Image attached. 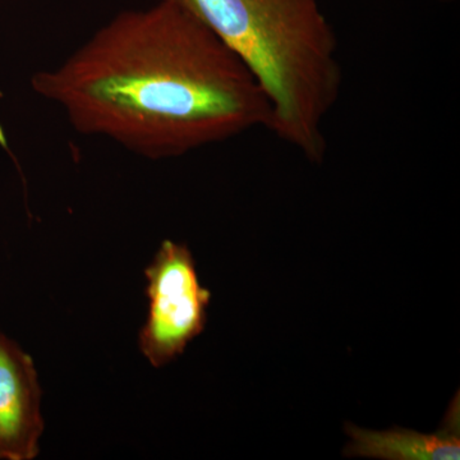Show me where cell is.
Masks as SVG:
<instances>
[{"mask_svg":"<svg viewBox=\"0 0 460 460\" xmlns=\"http://www.w3.org/2000/svg\"><path fill=\"white\" fill-rule=\"evenodd\" d=\"M255 75L271 105L269 131L320 164L323 124L343 84L338 39L317 0H172Z\"/></svg>","mask_w":460,"mask_h":460,"instance_id":"2","label":"cell"},{"mask_svg":"<svg viewBox=\"0 0 460 460\" xmlns=\"http://www.w3.org/2000/svg\"><path fill=\"white\" fill-rule=\"evenodd\" d=\"M145 275L150 305L138 341L148 362L159 368L181 356L204 332L211 292L199 284L190 248L169 239Z\"/></svg>","mask_w":460,"mask_h":460,"instance_id":"3","label":"cell"},{"mask_svg":"<svg viewBox=\"0 0 460 460\" xmlns=\"http://www.w3.org/2000/svg\"><path fill=\"white\" fill-rule=\"evenodd\" d=\"M345 434L349 443L344 447L347 458L381 460H459L460 402L454 396L440 429L422 434L399 426L386 431H372L347 423Z\"/></svg>","mask_w":460,"mask_h":460,"instance_id":"5","label":"cell"},{"mask_svg":"<svg viewBox=\"0 0 460 460\" xmlns=\"http://www.w3.org/2000/svg\"><path fill=\"white\" fill-rule=\"evenodd\" d=\"M32 90L75 131L147 159H172L270 128L261 84L232 50L172 0L123 11Z\"/></svg>","mask_w":460,"mask_h":460,"instance_id":"1","label":"cell"},{"mask_svg":"<svg viewBox=\"0 0 460 460\" xmlns=\"http://www.w3.org/2000/svg\"><path fill=\"white\" fill-rule=\"evenodd\" d=\"M31 357L0 332V460H31L44 431Z\"/></svg>","mask_w":460,"mask_h":460,"instance_id":"4","label":"cell"}]
</instances>
